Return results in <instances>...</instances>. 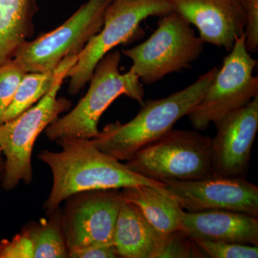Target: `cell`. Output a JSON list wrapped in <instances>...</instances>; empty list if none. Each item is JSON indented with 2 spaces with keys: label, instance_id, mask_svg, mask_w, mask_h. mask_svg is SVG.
<instances>
[{
  "label": "cell",
  "instance_id": "obj_1",
  "mask_svg": "<svg viewBox=\"0 0 258 258\" xmlns=\"http://www.w3.org/2000/svg\"><path fill=\"white\" fill-rule=\"evenodd\" d=\"M59 152L43 150L38 159L52 171L53 184L44 205L47 214L77 194L96 190L119 189L139 184L165 186L131 170L126 164L102 152L91 139L64 137L55 141Z\"/></svg>",
  "mask_w": 258,
  "mask_h": 258
},
{
  "label": "cell",
  "instance_id": "obj_2",
  "mask_svg": "<svg viewBox=\"0 0 258 258\" xmlns=\"http://www.w3.org/2000/svg\"><path fill=\"white\" fill-rule=\"evenodd\" d=\"M218 70V67L210 69L192 84L170 96L144 101L133 119L107 125L91 142L118 160L128 161L139 149L160 138L189 114L203 98Z\"/></svg>",
  "mask_w": 258,
  "mask_h": 258
},
{
  "label": "cell",
  "instance_id": "obj_3",
  "mask_svg": "<svg viewBox=\"0 0 258 258\" xmlns=\"http://www.w3.org/2000/svg\"><path fill=\"white\" fill-rule=\"evenodd\" d=\"M77 58L69 56L61 61L48 92L14 119L0 124V150L5 159L2 186L5 191L15 189L21 181L32 182V153L37 137L72 105L66 98H57V93Z\"/></svg>",
  "mask_w": 258,
  "mask_h": 258
},
{
  "label": "cell",
  "instance_id": "obj_4",
  "mask_svg": "<svg viewBox=\"0 0 258 258\" xmlns=\"http://www.w3.org/2000/svg\"><path fill=\"white\" fill-rule=\"evenodd\" d=\"M121 53L108 52L97 64L90 80L89 88L76 106L63 117L57 118L45 130L51 142L64 137L91 139L100 134L98 125L102 114L120 96L142 105L144 90L140 79L131 70L120 72Z\"/></svg>",
  "mask_w": 258,
  "mask_h": 258
},
{
  "label": "cell",
  "instance_id": "obj_5",
  "mask_svg": "<svg viewBox=\"0 0 258 258\" xmlns=\"http://www.w3.org/2000/svg\"><path fill=\"white\" fill-rule=\"evenodd\" d=\"M212 140L197 130L171 129L139 149L125 164L134 172L161 182L203 179L215 174Z\"/></svg>",
  "mask_w": 258,
  "mask_h": 258
},
{
  "label": "cell",
  "instance_id": "obj_6",
  "mask_svg": "<svg viewBox=\"0 0 258 258\" xmlns=\"http://www.w3.org/2000/svg\"><path fill=\"white\" fill-rule=\"evenodd\" d=\"M159 18L157 30L146 41L122 50L133 62L131 71L147 84L189 69L204 51L205 42L179 13L171 11Z\"/></svg>",
  "mask_w": 258,
  "mask_h": 258
},
{
  "label": "cell",
  "instance_id": "obj_7",
  "mask_svg": "<svg viewBox=\"0 0 258 258\" xmlns=\"http://www.w3.org/2000/svg\"><path fill=\"white\" fill-rule=\"evenodd\" d=\"M171 11L166 0H113L105 11L101 30L91 37L68 72L70 94L75 96L86 86L97 64L112 49L137 36L144 20Z\"/></svg>",
  "mask_w": 258,
  "mask_h": 258
},
{
  "label": "cell",
  "instance_id": "obj_8",
  "mask_svg": "<svg viewBox=\"0 0 258 258\" xmlns=\"http://www.w3.org/2000/svg\"><path fill=\"white\" fill-rule=\"evenodd\" d=\"M257 60L245 47V37L236 40L221 69L206 92L187 116L197 131H205L224 115L240 109L258 96Z\"/></svg>",
  "mask_w": 258,
  "mask_h": 258
},
{
  "label": "cell",
  "instance_id": "obj_9",
  "mask_svg": "<svg viewBox=\"0 0 258 258\" xmlns=\"http://www.w3.org/2000/svg\"><path fill=\"white\" fill-rule=\"evenodd\" d=\"M113 0H88L58 28L25 42L14 57L27 73L54 71L69 56L79 55L101 30L105 11Z\"/></svg>",
  "mask_w": 258,
  "mask_h": 258
},
{
  "label": "cell",
  "instance_id": "obj_10",
  "mask_svg": "<svg viewBox=\"0 0 258 258\" xmlns=\"http://www.w3.org/2000/svg\"><path fill=\"white\" fill-rule=\"evenodd\" d=\"M118 190L86 191L68 199L62 222L69 251L113 243L115 222L124 201Z\"/></svg>",
  "mask_w": 258,
  "mask_h": 258
},
{
  "label": "cell",
  "instance_id": "obj_11",
  "mask_svg": "<svg viewBox=\"0 0 258 258\" xmlns=\"http://www.w3.org/2000/svg\"><path fill=\"white\" fill-rule=\"evenodd\" d=\"M166 189L189 212L225 210L258 217V186L244 176L213 175L195 180H169Z\"/></svg>",
  "mask_w": 258,
  "mask_h": 258
},
{
  "label": "cell",
  "instance_id": "obj_12",
  "mask_svg": "<svg viewBox=\"0 0 258 258\" xmlns=\"http://www.w3.org/2000/svg\"><path fill=\"white\" fill-rule=\"evenodd\" d=\"M214 124L217 128L212 140L214 172L222 176H244L257 132L258 96Z\"/></svg>",
  "mask_w": 258,
  "mask_h": 258
},
{
  "label": "cell",
  "instance_id": "obj_13",
  "mask_svg": "<svg viewBox=\"0 0 258 258\" xmlns=\"http://www.w3.org/2000/svg\"><path fill=\"white\" fill-rule=\"evenodd\" d=\"M173 11L196 27L203 42L230 52L243 35V0H166Z\"/></svg>",
  "mask_w": 258,
  "mask_h": 258
},
{
  "label": "cell",
  "instance_id": "obj_14",
  "mask_svg": "<svg viewBox=\"0 0 258 258\" xmlns=\"http://www.w3.org/2000/svg\"><path fill=\"white\" fill-rule=\"evenodd\" d=\"M180 230L191 238L258 245L257 217L225 210L184 212Z\"/></svg>",
  "mask_w": 258,
  "mask_h": 258
},
{
  "label": "cell",
  "instance_id": "obj_15",
  "mask_svg": "<svg viewBox=\"0 0 258 258\" xmlns=\"http://www.w3.org/2000/svg\"><path fill=\"white\" fill-rule=\"evenodd\" d=\"M164 235L149 224L136 205L124 199L113 236L118 257L158 258Z\"/></svg>",
  "mask_w": 258,
  "mask_h": 258
},
{
  "label": "cell",
  "instance_id": "obj_16",
  "mask_svg": "<svg viewBox=\"0 0 258 258\" xmlns=\"http://www.w3.org/2000/svg\"><path fill=\"white\" fill-rule=\"evenodd\" d=\"M122 193L125 200L136 205L161 235L179 229L184 211L166 186L136 185L123 188Z\"/></svg>",
  "mask_w": 258,
  "mask_h": 258
},
{
  "label": "cell",
  "instance_id": "obj_17",
  "mask_svg": "<svg viewBox=\"0 0 258 258\" xmlns=\"http://www.w3.org/2000/svg\"><path fill=\"white\" fill-rule=\"evenodd\" d=\"M38 0H0V66L33 36Z\"/></svg>",
  "mask_w": 258,
  "mask_h": 258
},
{
  "label": "cell",
  "instance_id": "obj_18",
  "mask_svg": "<svg viewBox=\"0 0 258 258\" xmlns=\"http://www.w3.org/2000/svg\"><path fill=\"white\" fill-rule=\"evenodd\" d=\"M49 215L48 219L32 222L25 227L33 244L34 258L69 257L62 211L58 208Z\"/></svg>",
  "mask_w": 258,
  "mask_h": 258
},
{
  "label": "cell",
  "instance_id": "obj_19",
  "mask_svg": "<svg viewBox=\"0 0 258 258\" xmlns=\"http://www.w3.org/2000/svg\"><path fill=\"white\" fill-rule=\"evenodd\" d=\"M54 76L55 70L43 73H26L24 75L13 101L5 113L4 122L14 119L40 101L50 89Z\"/></svg>",
  "mask_w": 258,
  "mask_h": 258
},
{
  "label": "cell",
  "instance_id": "obj_20",
  "mask_svg": "<svg viewBox=\"0 0 258 258\" xmlns=\"http://www.w3.org/2000/svg\"><path fill=\"white\" fill-rule=\"evenodd\" d=\"M26 73L22 64L15 57L0 66V124L4 122L5 113Z\"/></svg>",
  "mask_w": 258,
  "mask_h": 258
},
{
  "label": "cell",
  "instance_id": "obj_21",
  "mask_svg": "<svg viewBox=\"0 0 258 258\" xmlns=\"http://www.w3.org/2000/svg\"><path fill=\"white\" fill-rule=\"evenodd\" d=\"M194 241L205 257H258V245L203 239H195Z\"/></svg>",
  "mask_w": 258,
  "mask_h": 258
},
{
  "label": "cell",
  "instance_id": "obj_22",
  "mask_svg": "<svg viewBox=\"0 0 258 258\" xmlns=\"http://www.w3.org/2000/svg\"><path fill=\"white\" fill-rule=\"evenodd\" d=\"M205 257L195 241L178 229L164 235L158 258Z\"/></svg>",
  "mask_w": 258,
  "mask_h": 258
},
{
  "label": "cell",
  "instance_id": "obj_23",
  "mask_svg": "<svg viewBox=\"0 0 258 258\" xmlns=\"http://www.w3.org/2000/svg\"><path fill=\"white\" fill-rule=\"evenodd\" d=\"M0 258H34L31 238L25 228L11 240L0 242Z\"/></svg>",
  "mask_w": 258,
  "mask_h": 258
},
{
  "label": "cell",
  "instance_id": "obj_24",
  "mask_svg": "<svg viewBox=\"0 0 258 258\" xmlns=\"http://www.w3.org/2000/svg\"><path fill=\"white\" fill-rule=\"evenodd\" d=\"M246 12L245 47L249 53L258 50V0H243Z\"/></svg>",
  "mask_w": 258,
  "mask_h": 258
},
{
  "label": "cell",
  "instance_id": "obj_25",
  "mask_svg": "<svg viewBox=\"0 0 258 258\" xmlns=\"http://www.w3.org/2000/svg\"><path fill=\"white\" fill-rule=\"evenodd\" d=\"M71 258H115L118 257L113 243L99 244L78 250L69 251Z\"/></svg>",
  "mask_w": 258,
  "mask_h": 258
},
{
  "label": "cell",
  "instance_id": "obj_26",
  "mask_svg": "<svg viewBox=\"0 0 258 258\" xmlns=\"http://www.w3.org/2000/svg\"><path fill=\"white\" fill-rule=\"evenodd\" d=\"M5 169V159L3 153L0 150V180L3 179Z\"/></svg>",
  "mask_w": 258,
  "mask_h": 258
}]
</instances>
